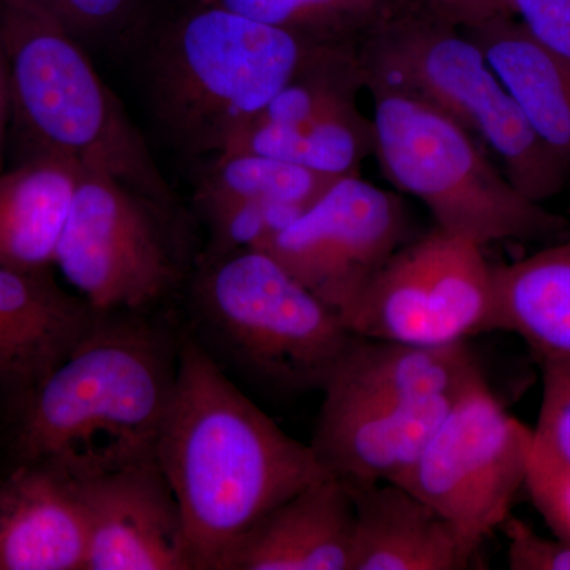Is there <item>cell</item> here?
Masks as SVG:
<instances>
[{
  "label": "cell",
  "instance_id": "obj_1",
  "mask_svg": "<svg viewBox=\"0 0 570 570\" xmlns=\"http://www.w3.org/2000/svg\"><path fill=\"white\" fill-rule=\"evenodd\" d=\"M156 455L181 509L193 570H216L269 510L326 475L311 445L255 406L189 333Z\"/></svg>",
  "mask_w": 570,
  "mask_h": 570
},
{
  "label": "cell",
  "instance_id": "obj_2",
  "mask_svg": "<svg viewBox=\"0 0 570 570\" xmlns=\"http://www.w3.org/2000/svg\"><path fill=\"white\" fill-rule=\"evenodd\" d=\"M179 346L148 313L96 314L47 376L9 401L11 464L50 460L88 478L156 453Z\"/></svg>",
  "mask_w": 570,
  "mask_h": 570
},
{
  "label": "cell",
  "instance_id": "obj_3",
  "mask_svg": "<svg viewBox=\"0 0 570 570\" xmlns=\"http://www.w3.org/2000/svg\"><path fill=\"white\" fill-rule=\"evenodd\" d=\"M0 45L11 121L29 153L107 171L174 214V193L137 127L43 0H0Z\"/></svg>",
  "mask_w": 570,
  "mask_h": 570
},
{
  "label": "cell",
  "instance_id": "obj_4",
  "mask_svg": "<svg viewBox=\"0 0 570 570\" xmlns=\"http://www.w3.org/2000/svg\"><path fill=\"white\" fill-rule=\"evenodd\" d=\"M330 48L340 47L194 0L168 22L154 48V110L186 151L216 156Z\"/></svg>",
  "mask_w": 570,
  "mask_h": 570
},
{
  "label": "cell",
  "instance_id": "obj_5",
  "mask_svg": "<svg viewBox=\"0 0 570 570\" xmlns=\"http://www.w3.org/2000/svg\"><path fill=\"white\" fill-rule=\"evenodd\" d=\"M365 88L412 94L460 124L543 205L570 183L564 163L532 130L483 52L455 26L401 6L360 48Z\"/></svg>",
  "mask_w": 570,
  "mask_h": 570
},
{
  "label": "cell",
  "instance_id": "obj_6",
  "mask_svg": "<svg viewBox=\"0 0 570 570\" xmlns=\"http://www.w3.org/2000/svg\"><path fill=\"white\" fill-rule=\"evenodd\" d=\"M382 174L419 198L449 234L475 245L547 242L569 220L528 200L498 170L480 142L444 111L412 94L370 85Z\"/></svg>",
  "mask_w": 570,
  "mask_h": 570
},
{
  "label": "cell",
  "instance_id": "obj_7",
  "mask_svg": "<svg viewBox=\"0 0 570 570\" xmlns=\"http://www.w3.org/2000/svg\"><path fill=\"white\" fill-rule=\"evenodd\" d=\"M190 298L213 343L287 392H322L358 337L265 249L206 257Z\"/></svg>",
  "mask_w": 570,
  "mask_h": 570
},
{
  "label": "cell",
  "instance_id": "obj_8",
  "mask_svg": "<svg viewBox=\"0 0 570 570\" xmlns=\"http://www.w3.org/2000/svg\"><path fill=\"white\" fill-rule=\"evenodd\" d=\"M171 213L81 167L55 266L94 313H148L183 279Z\"/></svg>",
  "mask_w": 570,
  "mask_h": 570
},
{
  "label": "cell",
  "instance_id": "obj_9",
  "mask_svg": "<svg viewBox=\"0 0 570 570\" xmlns=\"http://www.w3.org/2000/svg\"><path fill=\"white\" fill-rule=\"evenodd\" d=\"M532 449L534 431L505 411L480 373L392 483L436 510L479 553L527 485Z\"/></svg>",
  "mask_w": 570,
  "mask_h": 570
},
{
  "label": "cell",
  "instance_id": "obj_10",
  "mask_svg": "<svg viewBox=\"0 0 570 570\" xmlns=\"http://www.w3.org/2000/svg\"><path fill=\"white\" fill-rule=\"evenodd\" d=\"M352 335L449 346L494 330L493 265L482 246L436 227L382 266L341 316Z\"/></svg>",
  "mask_w": 570,
  "mask_h": 570
},
{
  "label": "cell",
  "instance_id": "obj_11",
  "mask_svg": "<svg viewBox=\"0 0 570 570\" xmlns=\"http://www.w3.org/2000/svg\"><path fill=\"white\" fill-rule=\"evenodd\" d=\"M411 239L403 198L355 175L333 183L262 249L341 317Z\"/></svg>",
  "mask_w": 570,
  "mask_h": 570
},
{
  "label": "cell",
  "instance_id": "obj_12",
  "mask_svg": "<svg viewBox=\"0 0 570 570\" xmlns=\"http://www.w3.org/2000/svg\"><path fill=\"white\" fill-rule=\"evenodd\" d=\"M78 482L86 570H193L181 509L156 453Z\"/></svg>",
  "mask_w": 570,
  "mask_h": 570
},
{
  "label": "cell",
  "instance_id": "obj_13",
  "mask_svg": "<svg viewBox=\"0 0 570 570\" xmlns=\"http://www.w3.org/2000/svg\"><path fill=\"white\" fill-rule=\"evenodd\" d=\"M463 390L423 400L324 397L311 449L325 474L347 489L393 482L417 460Z\"/></svg>",
  "mask_w": 570,
  "mask_h": 570
},
{
  "label": "cell",
  "instance_id": "obj_14",
  "mask_svg": "<svg viewBox=\"0 0 570 570\" xmlns=\"http://www.w3.org/2000/svg\"><path fill=\"white\" fill-rule=\"evenodd\" d=\"M80 482L50 460L11 464L0 479V570H86Z\"/></svg>",
  "mask_w": 570,
  "mask_h": 570
},
{
  "label": "cell",
  "instance_id": "obj_15",
  "mask_svg": "<svg viewBox=\"0 0 570 570\" xmlns=\"http://www.w3.org/2000/svg\"><path fill=\"white\" fill-rule=\"evenodd\" d=\"M354 524L351 491L325 475L269 510L216 570H352Z\"/></svg>",
  "mask_w": 570,
  "mask_h": 570
},
{
  "label": "cell",
  "instance_id": "obj_16",
  "mask_svg": "<svg viewBox=\"0 0 570 570\" xmlns=\"http://www.w3.org/2000/svg\"><path fill=\"white\" fill-rule=\"evenodd\" d=\"M96 314L50 272L0 266V390L7 400L47 376Z\"/></svg>",
  "mask_w": 570,
  "mask_h": 570
},
{
  "label": "cell",
  "instance_id": "obj_17",
  "mask_svg": "<svg viewBox=\"0 0 570 570\" xmlns=\"http://www.w3.org/2000/svg\"><path fill=\"white\" fill-rule=\"evenodd\" d=\"M355 524L352 570H464L474 550L436 510L392 482L348 489Z\"/></svg>",
  "mask_w": 570,
  "mask_h": 570
},
{
  "label": "cell",
  "instance_id": "obj_18",
  "mask_svg": "<svg viewBox=\"0 0 570 570\" xmlns=\"http://www.w3.org/2000/svg\"><path fill=\"white\" fill-rule=\"evenodd\" d=\"M81 165L51 153H29L0 174V266L50 272L66 228Z\"/></svg>",
  "mask_w": 570,
  "mask_h": 570
},
{
  "label": "cell",
  "instance_id": "obj_19",
  "mask_svg": "<svg viewBox=\"0 0 570 570\" xmlns=\"http://www.w3.org/2000/svg\"><path fill=\"white\" fill-rule=\"evenodd\" d=\"M480 373L466 343L415 346L358 336L322 393L341 401L423 400L460 392Z\"/></svg>",
  "mask_w": 570,
  "mask_h": 570
},
{
  "label": "cell",
  "instance_id": "obj_20",
  "mask_svg": "<svg viewBox=\"0 0 570 570\" xmlns=\"http://www.w3.org/2000/svg\"><path fill=\"white\" fill-rule=\"evenodd\" d=\"M461 31L478 45L532 130L570 171V62L543 47L513 14Z\"/></svg>",
  "mask_w": 570,
  "mask_h": 570
},
{
  "label": "cell",
  "instance_id": "obj_21",
  "mask_svg": "<svg viewBox=\"0 0 570 570\" xmlns=\"http://www.w3.org/2000/svg\"><path fill=\"white\" fill-rule=\"evenodd\" d=\"M494 330L535 354L570 355V239L509 265H493Z\"/></svg>",
  "mask_w": 570,
  "mask_h": 570
},
{
  "label": "cell",
  "instance_id": "obj_22",
  "mask_svg": "<svg viewBox=\"0 0 570 570\" xmlns=\"http://www.w3.org/2000/svg\"><path fill=\"white\" fill-rule=\"evenodd\" d=\"M313 43L360 50L400 0H204Z\"/></svg>",
  "mask_w": 570,
  "mask_h": 570
},
{
  "label": "cell",
  "instance_id": "obj_23",
  "mask_svg": "<svg viewBox=\"0 0 570 570\" xmlns=\"http://www.w3.org/2000/svg\"><path fill=\"white\" fill-rule=\"evenodd\" d=\"M335 181L303 165L273 157L223 153L202 178L197 200H258L307 208Z\"/></svg>",
  "mask_w": 570,
  "mask_h": 570
},
{
  "label": "cell",
  "instance_id": "obj_24",
  "mask_svg": "<svg viewBox=\"0 0 570 570\" xmlns=\"http://www.w3.org/2000/svg\"><path fill=\"white\" fill-rule=\"evenodd\" d=\"M200 208L212 227L208 257L242 249H262L306 209L303 206L258 200L204 202Z\"/></svg>",
  "mask_w": 570,
  "mask_h": 570
},
{
  "label": "cell",
  "instance_id": "obj_25",
  "mask_svg": "<svg viewBox=\"0 0 570 570\" xmlns=\"http://www.w3.org/2000/svg\"><path fill=\"white\" fill-rule=\"evenodd\" d=\"M538 358L543 390L532 455L570 471V355Z\"/></svg>",
  "mask_w": 570,
  "mask_h": 570
},
{
  "label": "cell",
  "instance_id": "obj_26",
  "mask_svg": "<svg viewBox=\"0 0 570 570\" xmlns=\"http://www.w3.org/2000/svg\"><path fill=\"white\" fill-rule=\"evenodd\" d=\"M78 40L121 31L134 20L140 0H43Z\"/></svg>",
  "mask_w": 570,
  "mask_h": 570
},
{
  "label": "cell",
  "instance_id": "obj_27",
  "mask_svg": "<svg viewBox=\"0 0 570 570\" xmlns=\"http://www.w3.org/2000/svg\"><path fill=\"white\" fill-rule=\"evenodd\" d=\"M532 504L557 538L570 543V471L532 455L527 478Z\"/></svg>",
  "mask_w": 570,
  "mask_h": 570
},
{
  "label": "cell",
  "instance_id": "obj_28",
  "mask_svg": "<svg viewBox=\"0 0 570 570\" xmlns=\"http://www.w3.org/2000/svg\"><path fill=\"white\" fill-rule=\"evenodd\" d=\"M508 535L510 570H570V543L549 539L512 515L502 524Z\"/></svg>",
  "mask_w": 570,
  "mask_h": 570
},
{
  "label": "cell",
  "instance_id": "obj_29",
  "mask_svg": "<svg viewBox=\"0 0 570 570\" xmlns=\"http://www.w3.org/2000/svg\"><path fill=\"white\" fill-rule=\"evenodd\" d=\"M509 6L535 40L570 62V0H509Z\"/></svg>",
  "mask_w": 570,
  "mask_h": 570
},
{
  "label": "cell",
  "instance_id": "obj_30",
  "mask_svg": "<svg viewBox=\"0 0 570 570\" xmlns=\"http://www.w3.org/2000/svg\"><path fill=\"white\" fill-rule=\"evenodd\" d=\"M409 9L422 11L459 29L482 24L501 14H512L509 0H400Z\"/></svg>",
  "mask_w": 570,
  "mask_h": 570
},
{
  "label": "cell",
  "instance_id": "obj_31",
  "mask_svg": "<svg viewBox=\"0 0 570 570\" xmlns=\"http://www.w3.org/2000/svg\"><path fill=\"white\" fill-rule=\"evenodd\" d=\"M11 121V100L9 77H7L6 59L0 45V174L3 171V146H6L7 129Z\"/></svg>",
  "mask_w": 570,
  "mask_h": 570
}]
</instances>
